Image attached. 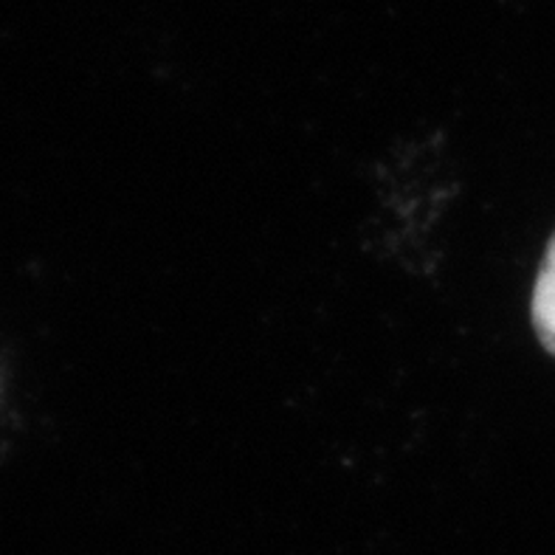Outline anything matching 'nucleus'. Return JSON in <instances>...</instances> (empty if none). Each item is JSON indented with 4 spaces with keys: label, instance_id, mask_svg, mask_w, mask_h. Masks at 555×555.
Wrapping results in <instances>:
<instances>
[{
    "label": "nucleus",
    "instance_id": "f257e3e1",
    "mask_svg": "<svg viewBox=\"0 0 555 555\" xmlns=\"http://www.w3.org/2000/svg\"><path fill=\"white\" fill-rule=\"evenodd\" d=\"M530 313H533L535 336L544 345V350L555 356V234L550 237L544 260L539 266Z\"/></svg>",
    "mask_w": 555,
    "mask_h": 555
}]
</instances>
